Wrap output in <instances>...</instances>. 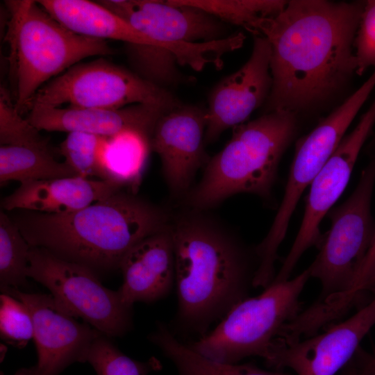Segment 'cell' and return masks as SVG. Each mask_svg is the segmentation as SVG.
Wrapping results in <instances>:
<instances>
[{"label":"cell","instance_id":"32","mask_svg":"<svg viewBox=\"0 0 375 375\" xmlns=\"http://www.w3.org/2000/svg\"><path fill=\"white\" fill-rule=\"evenodd\" d=\"M354 356L360 365L363 375H375V362L372 360V355L359 347Z\"/></svg>","mask_w":375,"mask_h":375},{"label":"cell","instance_id":"35","mask_svg":"<svg viewBox=\"0 0 375 375\" xmlns=\"http://www.w3.org/2000/svg\"><path fill=\"white\" fill-rule=\"evenodd\" d=\"M1 375H3V374L1 372Z\"/></svg>","mask_w":375,"mask_h":375},{"label":"cell","instance_id":"16","mask_svg":"<svg viewBox=\"0 0 375 375\" xmlns=\"http://www.w3.org/2000/svg\"><path fill=\"white\" fill-rule=\"evenodd\" d=\"M206 109L181 105L163 114L150 138L151 149L160 158L172 194L185 197L197 170L210 158L205 150Z\"/></svg>","mask_w":375,"mask_h":375},{"label":"cell","instance_id":"3","mask_svg":"<svg viewBox=\"0 0 375 375\" xmlns=\"http://www.w3.org/2000/svg\"><path fill=\"white\" fill-rule=\"evenodd\" d=\"M171 216L135 193L122 190L74 212L25 210L12 221L30 247L45 249L96 273L119 269L125 254L166 228Z\"/></svg>","mask_w":375,"mask_h":375},{"label":"cell","instance_id":"10","mask_svg":"<svg viewBox=\"0 0 375 375\" xmlns=\"http://www.w3.org/2000/svg\"><path fill=\"white\" fill-rule=\"evenodd\" d=\"M374 87L375 70L341 105L297 140L282 202L270 229L258 244L265 257L273 259L278 256L279 246L304 190L334 153Z\"/></svg>","mask_w":375,"mask_h":375},{"label":"cell","instance_id":"5","mask_svg":"<svg viewBox=\"0 0 375 375\" xmlns=\"http://www.w3.org/2000/svg\"><path fill=\"white\" fill-rule=\"evenodd\" d=\"M6 40L15 80V105L22 114L47 83L84 58L115 53L106 40L76 34L31 0L6 1Z\"/></svg>","mask_w":375,"mask_h":375},{"label":"cell","instance_id":"28","mask_svg":"<svg viewBox=\"0 0 375 375\" xmlns=\"http://www.w3.org/2000/svg\"><path fill=\"white\" fill-rule=\"evenodd\" d=\"M17 110L8 92L1 87L0 143L1 145L31 146L49 148L47 138H42Z\"/></svg>","mask_w":375,"mask_h":375},{"label":"cell","instance_id":"9","mask_svg":"<svg viewBox=\"0 0 375 375\" xmlns=\"http://www.w3.org/2000/svg\"><path fill=\"white\" fill-rule=\"evenodd\" d=\"M28 260L27 276L46 287L76 318L109 338L133 328V307L124 303L118 290L103 285L89 267L40 247H30Z\"/></svg>","mask_w":375,"mask_h":375},{"label":"cell","instance_id":"13","mask_svg":"<svg viewBox=\"0 0 375 375\" xmlns=\"http://www.w3.org/2000/svg\"><path fill=\"white\" fill-rule=\"evenodd\" d=\"M374 325L375 297L324 333L294 342L275 339L264 360L269 367L289 368L297 375H336L352 359Z\"/></svg>","mask_w":375,"mask_h":375},{"label":"cell","instance_id":"21","mask_svg":"<svg viewBox=\"0 0 375 375\" xmlns=\"http://www.w3.org/2000/svg\"><path fill=\"white\" fill-rule=\"evenodd\" d=\"M148 338L174 362L178 375H292L265 370L252 363H224L207 358L176 338L165 323L158 322Z\"/></svg>","mask_w":375,"mask_h":375},{"label":"cell","instance_id":"6","mask_svg":"<svg viewBox=\"0 0 375 375\" xmlns=\"http://www.w3.org/2000/svg\"><path fill=\"white\" fill-rule=\"evenodd\" d=\"M307 268L294 278L272 281L262 292L237 304L204 336L186 343L210 360L237 363L263 359L283 326L302 310L300 296L309 278Z\"/></svg>","mask_w":375,"mask_h":375},{"label":"cell","instance_id":"15","mask_svg":"<svg viewBox=\"0 0 375 375\" xmlns=\"http://www.w3.org/2000/svg\"><path fill=\"white\" fill-rule=\"evenodd\" d=\"M270 53L267 38L254 36L248 60L213 88L206 108V144L215 142L226 129L244 123L266 102L272 88Z\"/></svg>","mask_w":375,"mask_h":375},{"label":"cell","instance_id":"8","mask_svg":"<svg viewBox=\"0 0 375 375\" xmlns=\"http://www.w3.org/2000/svg\"><path fill=\"white\" fill-rule=\"evenodd\" d=\"M375 184V156L362 170L351 196L328 212L331 227L308 267L320 282L317 301L340 294L350 285L375 238L371 202Z\"/></svg>","mask_w":375,"mask_h":375},{"label":"cell","instance_id":"31","mask_svg":"<svg viewBox=\"0 0 375 375\" xmlns=\"http://www.w3.org/2000/svg\"><path fill=\"white\" fill-rule=\"evenodd\" d=\"M369 291H375V238L350 285L335 296V301L340 308L349 310Z\"/></svg>","mask_w":375,"mask_h":375},{"label":"cell","instance_id":"17","mask_svg":"<svg viewBox=\"0 0 375 375\" xmlns=\"http://www.w3.org/2000/svg\"><path fill=\"white\" fill-rule=\"evenodd\" d=\"M27 120L38 130L83 132L110 138L127 131L149 136L160 117L168 112L148 104H135L117 109L50 107L32 105Z\"/></svg>","mask_w":375,"mask_h":375},{"label":"cell","instance_id":"30","mask_svg":"<svg viewBox=\"0 0 375 375\" xmlns=\"http://www.w3.org/2000/svg\"><path fill=\"white\" fill-rule=\"evenodd\" d=\"M356 73L375 68V0L365 2L354 40Z\"/></svg>","mask_w":375,"mask_h":375},{"label":"cell","instance_id":"19","mask_svg":"<svg viewBox=\"0 0 375 375\" xmlns=\"http://www.w3.org/2000/svg\"><path fill=\"white\" fill-rule=\"evenodd\" d=\"M124 188L109 180L62 177L20 183L1 201L4 210L67 214L104 199Z\"/></svg>","mask_w":375,"mask_h":375},{"label":"cell","instance_id":"27","mask_svg":"<svg viewBox=\"0 0 375 375\" xmlns=\"http://www.w3.org/2000/svg\"><path fill=\"white\" fill-rule=\"evenodd\" d=\"M108 138L83 132L68 133L60 144L65 162L79 176H97L107 180L103 168V153Z\"/></svg>","mask_w":375,"mask_h":375},{"label":"cell","instance_id":"24","mask_svg":"<svg viewBox=\"0 0 375 375\" xmlns=\"http://www.w3.org/2000/svg\"><path fill=\"white\" fill-rule=\"evenodd\" d=\"M200 9L228 25L241 26L254 36L262 35L267 22L288 1L281 0H176Z\"/></svg>","mask_w":375,"mask_h":375},{"label":"cell","instance_id":"25","mask_svg":"<svg viewBox=\"0 0 375 375\" xmlns=\"http://www.w3.org/2000/svg\"><path fill=\"white\" fill-rule=\"evenodd\" d=\"M30 245L19 228L2 210L0 212V288L28 285L26 270Z\"/></svg>","mask_w":375,"mask_h":375},{"label":"cell","instance_id":"18","mask_svg":"<svg viewBox=\"0 0 375 375\" xmlns=\"http://www.w3.org/2000/svg\"><path fill=\"white\" fill-rule=\"evenodd\" d=\"M119 269L123 283L117 290L126 305L133 307L136 302L153 303L165 297L175 283L169 224L134 245L123 257Z\"/></svg>","mask_w":375,"mask_h":375},{"label":"cell","instance_id":"26","mask_svg":"<svg viewBox=\"0 0 375 375\" xmlns=\"http://www.w3.org/2000/svg\"><path fill=\"white\" fill-rule=\"evenodd\" d=\"M101 333L91 344L85 360L97 375H149L162 369L155 357L146 361L133 360L123 353L110 340Z\"/></svg>","mask_w":375,"mask_h":375},{"label":"cell","instance_id":"7","mask_svg":"<svg viewBox=\"0 0 375 375\" xmlns=\"http://www.w3.org/2000/svg\"><path fill=\"white\" fill-rule=\"evenodd\" d=\"M117 109L135 104L167 111L182 103L169 91L137 73L99 58L78 62L44 85L28 103L50 107Z\"/></svg>","mask_w":375,"mask_h":375},{"label":"cell","instance_id":"20","mask_svg":"<svg viewBox=\"0 0 375 375\" xmlns=\"http://www.w3.org/2000/svg\"><path fill=\"white\" fill-rule=\"evenodd\" d=\"M37 2L56 20L76 34L103 40H119L126 44L170 49L138 31L98 1L39 0Z\"/></svg>","mask_w":375,"mask_h":375},{"label":"cell","instance_id":"14","mask_svg":"<svg viewBox=\"0 0 375 375\" xmlns=\"http://www.w3.org/2000/svg\"><path fill=\"white\" fill-rule=\"evenodd\" d=\"M101 5L153 40L173 48L229 37L228 24L176 0H106Z\"/></svg>","mask_w":375,"mask_h":375},{"label":"cell","instance_id":"22","mask_svg":"<svg viewBox=\"0 0 375 375\" xmlns=\"http://www.w3.org/2000/svg\"><path fill=\"white\" fill-rule=\"evenodd\" d=\"M150 149V136L136 131L108 138L102 160L106 179L135 193Z\"/></svg>","mask_w":375,"mask_h":375},{"label":"cell","instance_id":"34","mask_svg":"<svg viewBox=\"0 0 375 375\" xmlns=\"http://www.w3.org/2000/svg\"><path fill=\"white\" fill-rule=\"evenodd\" d=\"M372 360L374 362H375V356H372Z\"/></svg>","mask_w":375,"mask_h":375},{"label":"cell","instance_id":"29","mask_svg":"<svg viewBox=\"0 0 375 375\" xmlns=\"http://www.w3.org/2000/svg\"><path fill=\"white\" fill-rule=\"evenodd\" d=\"M0 334L8 344L22 349L33 338V322L26 306L14 297L0 296Z\"/></svg>","mask_w":375,"mask_h":375},{"label":"cell","instance_id":"23","mask_svg":"<svg viewBox=\"0 0 375 375\" xmlns=\"http://www.w3.org/2000/svg\"><path fill=\"white\" fill-rule=\"evenodd\" d=\"M79 176L65 162L57 161L49 148L1 145L0 183H20L62 177Z\"/></svg>","mask_w":375,"mask_h":375},{"label":"cell","instance_id":"11","mask_svg":"<svg viewBox=\"0 0 375 375\" xmlns=\"http://www.w3.org/2000/svg\"><path fill=\"white\" fill-rule=\"evenodd\" d=\"M375 124V99L354 129L342 138L337 149L312 181L302 222L296 238L274 281H285L309 248L319 249L324 235L319 225L345 190L359 153Z\"/></svg>","mask_w":375,"mask_h":375},{"label":"cell","instance_id":"12","mask_svg":"<svg viewBox=\"0 0 375 375\" xmlns=\"http://www.w3.org/2000/svg\"><path fill=\"white\" fill-rule=\"evenodd\" d=\"M1 291L21 301L33 322L37 362L19 369L15 375H59L74 362H85L100 332L77 321L51 294L28 293L15 288Z\"/></svg>","mask_w":375,"mask_h":375},{"label":"cell","instance_id":"2","mask_svg":"<svg viewBox=\"0 0 375 375\" xmlns=\"http://www.w3.org/2000/svg\"><path fill=\"white\" fill-rule=\"evenodd\" d=\"M169 226L178 307L169 328L178 338L199 339L249 297L258 259L254 249L203 210L187 207L171 216Z\"/></svg>","mask_w":375,"mask_h":375},{"label":"cell","instance_id":"4","mask_svg":"<svg viewBox=\"0 0 375 375\" xmlns=\"http://www.w3.org/2000/svg\"><path fill=\"white\" fill-rule=\"evenodd\" d=\"M298 130L297 113L267 112L233 128L231 140L210 158L200 182L184 197L205 210L239 193L269 200L281 159Z\"/></svg>","mask_w":375,"mask_h":375},{"label":"cell","instance_id":"33","mask_svg":"<svg viewBox=\"0 0 375 375\" xmlns=\"http://www.w3.org/2000/svg\"><path fill=\"white\" fill-rule=\"evenodd\" d=\"M339 375H363L355 356L341 369Z\"/></svg>","mask_w":375,"mask_h":375},{"label":"cell","instance_id":"1","mask_svg":"<svg viewBox=\"0 0 375 375\" xmlns=\"http://www.w3.org/2000/svg\"><path fill=\"white\" fill-rule=\"evenodd\" d=\"M363 1H288L267 22L272 88L266 112H297L327 99L356 72Z\"/></svg>","mask_w":375,"mask_h":375}]
</instances>
